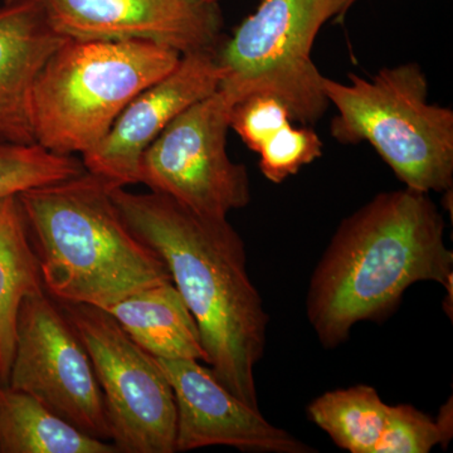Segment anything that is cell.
<instances>
[{
    "label": "cell",
    "instance_id": "cell-1",
    "mask_svg": "<svg viewBox=\"0 0 453 453\" xmlns=\"http://www.w3.org/2000/svg\"><path fill=\"white\" fill-rule=\"evenodd\" d=\"M110 193L131 231L168 266L217 380L259 410L255 368L266 348L268 315L241 235L228 219L203 216L160 193L124 187Z\"/></svg>",
    "mask_w": 453,
    "mask_h": 453
},
{
    "label": "cell",
    "instance_id": "cell-2",
    "mask_svg": "<svg viewBox=\"0 0 453 453\" xmlns=\"http://www.w3.org/2000/svg\"><path fill=\"white\" fill-rule=\"evenodd\" d=\"M445 219L428 193H380L342 220L316 266L306 296L309 323L326 349L354 325L380 321L421 281L453 288Z\"/></svg>",
    "mask_w": 453,
    "mask_h": 453
},
{
    "label": "cell",
    "instance_id": "cell-3",
    "mask_svg": "<svg viewBox=\"0 0 453 453\" xmlns=\"http://www.w3.org/2000/svg\"><path fill=\"white\" fill-rule=\"evenodd\" d=\"M110 192L86 170L18 196L44 290L59 303L107 310L142 288L173 282L165 262L131 231Z\"/></svg>",
    "mask_w": 453,
    "mask_h": 453
},
{
    "label": "cell",
    "instance_id": "cell-4",
    "mask_svg": "<svg viewBox=\"0 0 453 453\" xmlns=\"http://www.w3.org/2000/svg\"><path fill=\"white\" fill-rule=\"evenodd\" d=\"M180 57L153 42L65 41L33 83L35 142L61 155L88 153L130 101L172 73Z\"/></svg>",
    "mask_w": 453,
    "mask_h": 453
},
{
    "label": "cell",
    "instance_id": "cell-5",
    "mask_svg": "<svg viewBox=\"0 0 453 453\" xmlns=\"http://www.w3.org/2000/svg\"><path fill=\"white\" fill-rule=\"evenodd\" d=\"M349 83L325 77L336 109L330 133L342 145L368 142L395 177L422 193L453 187V111L428 101V80L418 64L383 68Z\"/></svg>",
    "mask_w": 453,
    "mask_h": 453
},
{
    "label": "cell",
    "instance_id": "cell-6",
    "mask_svg": "<svg viewBox=\"0 0 453 453\" xmlns=\"http://www.w3.org/2000/svg\"><path fill=\"white\" fill-rule=\"evenodd\" d=\"M348 9V0H262L216 50L219 88L235 104L271 95L288 106L292 121L320 120L330 104L312 46L325 23L344 17Z\"/></svg>",
    "mask_w": 453,
    "mask_h": 453
},
{
    "label": "cell",
    "instance_id": "cell-7",
    "mask_svg": "<svg viewBox=\"0 0 453 453\" xmlns=\"http://www.w3.org/2000/svg\"><path fill=\"white\" fill-rule=\"evenodd\" d=\"M59 305L88 350L118 451L174 453L177 405L157 357L140 348L105 310Z\"/></svg>",
    "mask_w": 453,
    "mask_h": 453
},
{
    "label": "cell",
    "instance_id": "cell-8",
    "mask_svg": "<svg viewBox=\"0 0 453 453\" xmlns=\"http://www.w3.org/2000/svg\"><path fill=\"white\" fill-rule=\"evenodd\" d=\"M234 98L219 88L174 119L146 149L139 183L203 216L226 219L251 202L243 164L226 151Z\"/></svg>",
    "mask_w": 453,
    "mask_h": 453
},
{
    "label": "cell",
    "instance_id": "cell-9",
    "mask_svg": "<svg viewBox=\"0 0 453 453\" xmlns=\"http://www.w3.org/2000/svg\"><path fill=\"white\" fill-rule=\"evenodd\" d=\"M7 387L28 393L80 431L111 441L103 392L79 334L46 291L26 297Z\"/></svg>",
    "mask_w": 453,
    "mask_h": 453
},
{
    "label": "cell",
    "instance_id": "cell-10",
    "mask_svg": "<svg viewBox=\"0 0 453 453\" xmlns=\"http://www.w3.org/2000/svg\"><path fill=\"white\" fill-rule=\"evenodd\" d=\"M58 35L79 41H144L180 53L219 49V3L204 0H35Z\"/></svg>",
    "mask_w": 453,
    "mask_h": 453
},
{
    "label": "cell",
    "instance_id": "cell-11",
    "mask_svg": "<svg viewBox=\"0 0 453 453\" xmlns=\"http://www.w3.org/2000/svg\"><path fill=\"white\" fill-rule=\"evenodd\" d=\"M220 80L216 50L181 56L177 67L136 95L100 144L82 155L85 169L111 188L138 184L146 149L188 107L216 92Z\"/></svg>",
    "mask_w": 453,
    "mask_h": 453
},
{
    "label": "cell",
    "instance_id": "cell-12",
    "mask_svg": "<svg viewBox=\"0 0 453 453\" xmlns=\"http://www.w3.org/2000/svg\"><path fill=\"white\" fill-rule=\"evenodd\" d=\"M177 405L175 452L229 446L243 452L314 453L259 410L226 389L211 368L192 359H157Z\"/></svg>",
    "mask_w": 453,
    "mask_h": 453
},
{
    "label": "cell",
    "instance_id": "cell-13",
    "mask_svg": "<svg viewBox=\"0 0 453 453\" xmlns=\"http://www.w3.org/2000/svg\"><path fill=\"white\" fill-rule=\"evenodd\" d=\"M67 40L50 26L35 0L0 7V139L35 142L29 118L33 83Z\"/></svg>",
    "mask_w": 453,
    "mask_h": 453
},
{
    "label": "cell",
    "instance_id": "cell-14",
    "mask_svg": "<svg viewBox=\"0 0 453 453\" xmlns=\"http://www.w3.org/2000/svg\"><path fill=\"white\" fill-rule=\"evenodd\" d=\"M105 311L157 359L207 362L198 325L173 282L142 288Z\"/></svg>",
    "mask_w": 453,
    "mask_h": 453
},
{
    "label": "cell",
    "instance_id": "cell-15",
    "mask_svg": "<svg viewBox=\"0 0 453 453\" xmlns=\"http://www.w3.org/2000/svg\"><path fill=\"white\" fill-rule=\"evenodd\" d=\"M44 290L40 261L18 196L0 201V386H7L17 320L26 297Z\"/></svg>",
    "mask_w": 453,
    "mask_h": 453
},
{
    "label": "cell",
    "instance_id": "cell-16",
    "mask_svg": "<svg viewBox=\"0 0 453 453\" xmlns=\"http://www.w3.org/2000/svg\"><path fill=\"white\" fill-rule=\"evenodd\" d=\"M0 452L116 453L113 443L80 431L28 393L0 386Z\"/></svg>",
    "mask_w": 453,
    "mask_h": 453
},
{
    "label": "cell",
    "instance_id": "cell-17",
    "mask_svg": "<svg viewBox=\"0 0 453 453\" xmlns=\"http://www.w3.org/2000/svg\"><path fill=\"white\" fill-rule=\"evenodd\" d=\"M389 405L371 386L330 390L308 405V417L350 453H374Z\"/></svg>",
    "mask_w": 453,
    "mask_h": 453
},
{
    "label": "cell",
    "instance_id": "cell-18",
    "mask_svg": "<svg viewBox=\"0 0 453 453\" xmlns=\"http://www.w3.org/2000/svg\"><path fill=\"white\" fill-rule=\"evenodd\" d=\"M85 172L82 160L74 155L53 153L37 142L19 144L0 139V201Z\"/></svg>",
    "mask_w": 453,
    "mask_h": 453
},
{
    "label": "cell",
    "instance_id": "cell-19",
    "mask_svg": "<svg viewBox=\"0 0 453 453\" xmlns=\"http://www.w3.org/2000/svg\"><path fill=\"white\" fill-rule=\"evenodd\" d=\"M452 399L441 408L434 421L410 404L389 405L386 425L374 453H428L451 441Z\"/></svg>",
    "mask_w": 453,
    "mask_h": 453
},
{
    "label": "cell",
    "instance_id": "cell-20",
    "mask_svg": "<svg viewBox=\"0 0 453 453\" xmlns=\"http://www.w3.org/2000/svg\"><path fill=\"white\" fill-rule=\"evenodd\" d=\"M258 154L262 174L280 184L321 157L323 140L311 127H294L290 122L271 136Z\"/></svg>",
    "mask_w": 453,
    "mask_h": 453
},
{
    "label": "cell",
    "instance_id": "cell-21",
    "mask_svg": "<svg viewBox=\"0 0 453 453\" xmlns=\"http://www.w3.org/2000/svg\"><path fill=\"white\" fill-rule=\"evenodd\" d=\"M290 122V110L281 100L271 95H252L235 104L229 125L244 144L258 153L271 136Z\"/></svg>",
    "mask_w": 453,
    "mask_h": 453
},
{
    "label": "cell",
    "instance_id": "cell-22",
    "mask_svg": "<svg viewBox=\"0 0 453 453\" xmlns=\"http://www.w3.org/2000/svg\"><path fill=\"white\" fill-rule=\"evenodd\" d=\"M354 2H356V0H348L349 8H350L351 5H353Z\"/></svg>",
    "mask_w": 453,
    "mask_h": 453
},
{
    "label": "cell",
    "instance_id": "cell-23",
    "mask_svg": "<svg viewBox=\"0 0 453 453\" xmlns=\"http://www.w3.org/2000/svg\"><path fill=\"white\" fill-rule=\"evenodd\" d=\"M204 2H208V3H219V0H204Z\"/></svg>",
    "mask_w": 453,
    "mask_h": 453
},
{
    "label": "cell",
    "instance_id": "cell-24",
    "mask_svg": "<svg viewBox=\"0 0 453 453\" xmlns=\"http://www.w3.org/2000/svg\"><path fill=\"white\" fill-rule=\"evenodd\" d=\"M16 2V0H4V3Z\"/></svg>",
    "mask_w": 453,
    "mask_h": 453
}]
</instances>
